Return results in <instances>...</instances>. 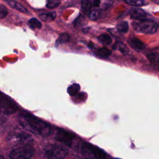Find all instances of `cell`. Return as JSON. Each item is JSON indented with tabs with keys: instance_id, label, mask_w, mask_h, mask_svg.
Returning a JSON list of instances; mask_svg holds the SVG:
<instances>
[{
	"instance_id": "cell-17",
	"label": "cell",
	"mask_w": 159,
	"mask_h": 159,
	"mask_svg": "<svg viewBox=\"0 0 159 159\" xmlns=\"http://www.w3.org/2000/svg\"><path fill=\"white\" fill-rule=\"evenodd\" d=\"M117 30L120 33H126L129 30V23L127 21H121L116 26Z\"/></svg>"
},
{
	"instance_id": "cell-12",
	"label": "cell",
	"mask_w": 159,
	"mask_h": 159,
	"mask_svg": "<svg viewBox=\"0 0 159 159\" xmlns=\"http://www.w3.org/2000/svg\"><path fill=\"white\" fill-rule=\"evenodd\" d=\"M95 53H96V55L99 58H107L111 55V51L106 47H102L98 49L96 51Z\"/></svg>"
},
{
	"instance_id": "cell-8",
	"label": "cell",
	"mask_w": 159,
	"mask_h": 159,
	"mask_svg": "<svg viewBox=\"0 0 159 159\" xmlns=\"http://www.w3.org/2000/svg\"><path fill=\"white\" fill-rule=\"evenodd\" d=\"M130 15L132 19L136 20L148 19L147 13L140 7H132L130 10Z\"/></svg>"
},
{
	"instance_id": "cell-19",
	"label": "cell",
	"mask_w": 159,
	"mask_h": 159,
	"mask_svg": "<svg viewBox=\"0 0 159 159\" xmlns=\"http://www.w3.org/2000/svg\"><path fill=\"white\" fill-rule=\"evenodd\" d=\"M70 35L67 33L61 34L56 41V45L66 43L70 41Z\"/></svg>"
},
{
	"instance_id": "cell-2",
	"label": "cell",
	"mask_w": 159,
	"mask_h": 159,
	"mask_svg": "<svg viewBox=\"0 0 159 159\" xmlns=\"http://www.w3.org/2000/svg\"><path fill=\"white\" fill-rule=\"evenodd\" d=\"M132 25L135 31L146 34H153L158 30L157 23L149 19L134 21Z\"/></svg>"
},
{
	"instance_id": "cell-15",
	"label": "cell",
	"mask_w": 159,
	"mask_h": 159,
	"mask_svg": "<svg viewBox=\"0 0 159 159\" xmlns=\"http://www.w3.org/2000/svg\"><path fill=\"white\" fill-rule=\"evenodd\" d=\"M40 19L44 22H51L56 17L55 12H50L47 13H43L39 15Z\"/></svg>"
},
{
	"instance_id": "cell-11",
	"label": "cell",
	"mask_w": 159,
	"mask_h": 159,
	"mask_svg": "<svg viewBox=\"0 0 159 159\" xmlns=\"http://www.w3.org/2000/svg\"><path fill=\"white\" fill-rule=\"evenodd\" d=\"M7 4H9V6L10 7H11L13 9H15L16 10H17V11H19L21 12H23V13H27L28 12L27 10L23 6H22L20 3L17 2L16 1L8 0V1H7Z\"/></svg>"
},
{
	"instance_id": "cell-10",
	"label": "cell",
	"mask_w": 159,
	"mask_h": 159,
	"mask_svg": "<svg viewBox=\"0 0 159 159\" xmlns=\"http://www.w3.org/2000/svg\"><path fill=\"white\" fill-rule=\"evenodd\" d=\"M128 43L130 46V47L135 50H142L145 47V43L140 40L136 38L130 39L128 41Z\"/></svg>"
},
{
	"instance_id": "cell-5",
	"label": "cell",
	"mask_w": 159,
	"mask_h": 159,
	"mask_svg": "<svg viewBox=\"0 0 159 159\" xmlns=\"http://www.w3.org/2000/svg\"><path fill=\"white\" fill-rule=\"evenodd\" d=\"M1 110L6 115L14 114L17 110V105L16 102L5 94H0Z\"/></svg>"
},
{
	"instance_id": "cell-22",
	"label": "cell",
	"mask_w": 159,
	"mask_h": 159,
	"mask_svg": "<svg viewBox=\"0 0 159 159\" xmlns=\"http://www.w3.org/2000/svg\"><path fill=\"white\" fill-rule=\"evenodd\" d=\"M93 156H94V158H104L107 157V154L102 149L98 148V147H95Z\"/></svg>"
},
{
	"instance_id": "cell-33",
	"label": "cell",
	"mask_w": 159,
	"mask_h": 159,
	"mask_svg": "<svg viewBox=\"0 0 159 159\" xmlns=\"http://www.w3.org/2000/svg\"><path fill=\"white\" fill-rule=\"evenodd\" d=\"M4 158V157H3L1 155H0V158Z\"/></svg>"
},
{
	"instance_id": "cell-29",
	"label": "cell",
	"mask_w": 159,
	"mask_h": 159,
	"mask_svg": "<svg viewBox=\"0 0 159 159\" xmlns=\"http://www.w3.org/2000/svg\"><path fill=\"white\" fill-rule=\"evenodd\" d=\"M101 4V1L100 0H94L93 1V6L96 7H99Z\"/></svg>"
},
{
	"instance_id": "cell-24",
	"label": "cell",
	"mask_w": 159,
	"mask_h": 159,
	"mask_svg": "<svg viewBox=\"0 0 159 159\" xmlns=\"http://www.w3.org/2000/svg\"><path fill=\"white\" fill-rule=\"evenodd\" d=\"M60 0H47L46 7L48 9H52L57 7L60 5Z\"/></svg>"
},
{
	"instance_id": "cell-14",
	"label": "cell",
	"mask_w": 159,
	"mask_h": 159,
	"mask_svg": "<svg viewBox=\"0 0 159 159\" xmlns=\"http://www.w3.org/2000/svg\"><path fill=\"white\" fill-rule=\"evenodd\" d=\"M81 10L84 14L88 16L91 11V0H81Z\"/></svg>"
},
{
	"instance_id": "cell-27",
	"label": "cell",
	"mask_w": 159,
	"mask_h": 159,
	"mask_svg": "<svg viewBox=\"0 0 159 159\" xmlns=\"http://www.w3.org/2000/svg\"><path fill=\"white\" fill-rule=\"evenodd\" d=\"M7 14V10L6 7L2 4H0V19L4 18Z\"/></svg>"
},
{
	"instance_id": "cell-13",
	"label": "cell",
	"mask_w": 159,
	"mask_h": 159,
	"mask_svg": "<svg viewBox=\"0 0 159 159\" xmlns=\"http://www.w3.org/2000/svg\"><path fill=\"white\" fill-rule=\"evenodd\" d=\"M113 48L116 50H119L120 53L124 55H127L129 53V49L124 43L121 42H117L115 43Z\"/></svg>"
},
{
	"instance_id": "cell-7",
	"label": "cell",
	"mask_w": 159,
	"mask_h": 159,
	"mask_svg": "<svg viewBox=\"0 0 159 159\" xmlns=\"http://www.w3.org/2000/svg\"><path fill=\"white\" fill-rule=\"evenodd\" d=\"M8 140L12 142L20 143V145H30L34 140L32 136L25 132H20L11 135Z\"/></svg>"
},
{
	"instance_id": "cell-21",
	"label": "cell",
	"mask_w": 159,
	"mask_h": 159,
	"mask_svg": "<svg viewBox=\"0 0 159 159\" xmlns=\"http://www.w3.org/2000/svg\"><path fill=\"white\" fill-rule=\"evenodd\" d=\"M29 27L32 29H40L42 27V24L40 22V20L35 17L31 18L29 20Z\"/></svg>"
},
{
	"instance_id": "cell-31",
	"label": "cell",
	"mask_w": 159,
	"mask_h": 159,
	"mask_svg": "<svg viewBox=\"0 0 159 159\" xmlns=\"http://www.w3.org/2000/svg\"><path fill=\"white\" fill-rule=\"evenodd\" d=\"M89 47L90 48H94V45H93V43L92 42H90V43H89Z\"/></svg>"
},
{
	"instance_id": "cell-4",
	"label": "cell",
	"mask_w": 159,
	"mask_h": 159,
	"mask_svg": "<svg viewBox=\"0 0 159 159\" xmlns=\"http://www.w3.org/2000/svg\"><path fill=\"white\" fill-rule=\"evenodd\" d=\"M34 153V148L30 145H22L12 149L9 157L13 159H27L31 158Z\"/></svg>"
},
{
	"instance_id": "cell-18",
	"label": "cell",
	"mask_w": 159,
	"mask_h": 159,
	"mask_svg": "<svg viewBox=\"0 0 159 159\" xmlns=\"http://www.w3.org/2000/svg\"><path fill=\"white\" fill-rule=\"evenodd\" d=\"M127 4L134 6V7H140L144 5H147L148 2L145 0H124Z\"/></svg>"
},
{
	"instance_id": "cell-30",
	"label": "cell",
	"mask_w": 159,
	"mask_h": 159,
	"mask_svg": "<svg viewBox=\"0 0 159 159\" xmlns=\"http://www.w3.org/2000/svg\"><path fill=\"white\" fill-rule=\"evenodd\" d=\"M2 113H4V112H2V111H1V110H0V123H3L4 122V120H5V119H5L4 117H3V116L2 115Z\"/></svg>"
},
{
	"instance_id": "cell-3",
	"label": "cell",
	"mask_w": 159,
	"mask_h": 159,
	"mask_svg": "<svg viewBox=\"0 0 159 159\" xmlns=\"http://www.w3.org/2000/svg\"><path fill=\"white\" fill-rule=\"evenodd\" d=\"M44 153L48 158H63L67 156L68 151L62 145L52 143L44 148Z\"/></svg>"
},
{
	"instance_id": "cell-23",
	"label": "cell",
	"mask_w": 159,
	"mask_h": 159,
	"mask_svg": "<svg viewBox=\"0 0 159 159\" xmlns=\"http://www.w3.org/2000/svg\"><path fill=\"white\" fill-rule=\"evenodd\" d=\"M84 22H85L84 16L81 14H80L74 20L73 24H74V26L77 28V27L83 25L84 24Z\"/></svg>"
},
{
	"instance_id": "cell-1",
	"label": "cell",
	"mask_w": 159,
	"mask_h": 159,
	"mask_svg": "<svg viewBox=\"0 0 159 159\" xmlns=\"http://www.w3.org/2000/svg\"><path fill=\"white\" fill-rule=\"evenodd\" d=\"M19 122L25 129L36 135L48 137L52 132V128L49 124L30 113L20 114Z\"/></svg>"
},
{
	"instance_id": "cell-16",
	"label": "cell",
	"mask_w": 159,
	"mask_h": 159,
	"mask_svg": "<svg viewBox=\"0 0 159 159\" xmlns=\"http://www.w3.org/2000/svg\"><path fill=\"white\" fill-rule=\"evenodd\" d=\"M80 89V86L78 83H74L70 85L67 89V93L71 96H76Z\"/></svg>"
},
{
	"instance_id": "cell-6",
	"label": "cell",
	"mask_w": 159,
	"mask_h": 159,
	"mask_svg": "<svg viewBox=\"0 0 159 159\" xmlns=\"http://www.w3.org/2000/svg\"><path fill=\"white\" fill-rule=\"evenodd\" d=\"M75 139V135L63 129H58L56 132L55 140L65 144L68 147H71Z\"/></svg>"
},
{
	"instance_id": "cell-26",
	"label": "cell",
	"mask_w": 159,
	"mask_h": 159,
	"mask_svg": "<svg viewBox=\"0 0 159 159\" xmlns=\"http://www.w3.org/2000/svg\"><path fill=\"white\" fill-rule=\"evenodd\" d=\"M147 57L148 60L150 61H151L152 63H155V62L158 61V53H156V52L150 53L147 55Z\"/></svg>"
},
{
	"instance_id": "cell-28",
	"label": "cell",
	"mask_w": 159,
	"mask_h": 159,
	"mask_svg": "<svg viewBox=\"0 0 159 159\" xmlns=\"http://www.w3.org/2000/svg\"><path fill=\"white\" fill-rule=\"evenodd\" d=\"M113 0H108L107 2H106L105 4H104V6H103V9H107V8H109L112 4Z\"/></svg>"
},
{
	"instance_id": "cell-25",
	"label": "cell",
	"mask_w": 159,
	"mask_h": 159,
	"mask_svg": "<svg viewBox=\"0 0 159 159\" xmlns=\"http://www.w3.org/2000/svg\"><path fill=\"white\" fill-rule=\"evenodd\" d=\"M100 14H101V12H100L99 10H98V9H93V10L91 11V12H89V15L88 16L89 17V18L91 20H94L98 19L99 17Z\"/></svg>"
},
{
	"instance_id": "cell-9",
	"label": "cell",
	"mask_w": 159,
	"mask_h": 159,
	"mask_svg": "<svg viewBox=\"0 0 159 159\" xmlns=\"http://www.w3.org/2000/svg\"><path fill=\"white\" fill-rule=\"evenodd\" d=\"M95 147L88 142H84L81 147V152L83 156L86 157H93Z\"/></svg>"
},
{
	"instance_id": "cell-32",
	"label": "cell",
	"mask_w": 159,
	"mask_h": 159,
	"mask_svg": "<svg viewBox=\"0 0 159 159\" xmlns=\"http://www.w3.org/2000/svg\"><path fill=\"white\" fill-rule=\"evenodd\" d=\"M152 1H153V2H154L155 3H156L157 4H158V2H159V0H151Z\"/></svg>"
},
{
	"instance_id": "cell-20",
	"label": "cell",
	"mask_w": 159,
	"mask_h": 159,
	"mask_svg": "<svg viewBox=\"0 0 159 159\" xmlns=\"http://www.w3.org/2000/svg\"><path fill=\"white\" fill-rule=\"evenodd\" d=\"M98 40L101 43H102L103 45H108L111 44L112 42V39H111V36L106 34L101 35L98 37Z\"/></svg>"
}]
</instances>
